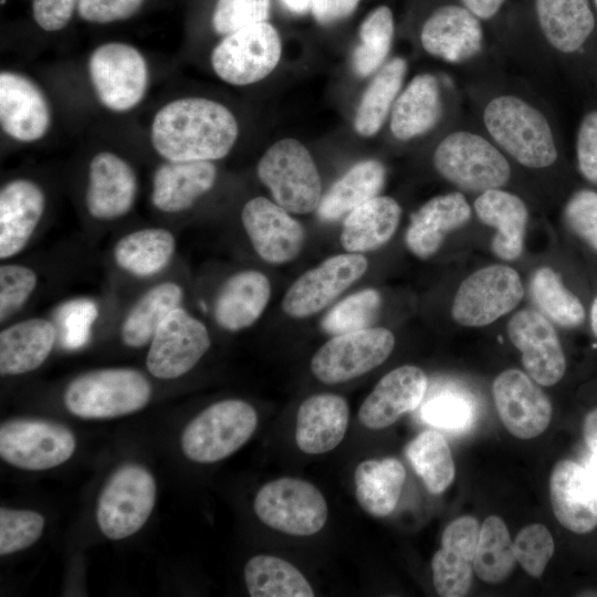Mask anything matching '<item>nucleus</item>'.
<instances>
[{
  "mask_svg": "<svg viewBox=\"0 0 597 597\" xmlns=\"http://www.w3.org/2000/svg\"><path fill=\"white\" fill-rule=\"evenodd\" d=\"M237 118L223 104L205 97H182L164 105L154 116V149L170 161H214L237 142Z\"/></svg>",
  "mask_w": 597,
  "mask_h": 597,
  "instance_id": "nucleus-1",
  "label": "nucleus"
},
{
  "mask_svg": "<svg viewBox=\"0 0 597 597\" xmlns=\"http://www.w3.org/2000/svg\"><path fill=\"white\" fill-rule=\"evenodd\" d=\"M151 385L139 370L109 367L85 371L72 379L63 395L66 409L83 419H111L145 408Z\"/></svg>",
  "mask_w": 597,
  "mask_h": 597,
  "instance_id": "nucleus-2",
  "label": "nucleus"
},
{
  "mask_svg": "<svg viewBox=\"0 0 597 597\" xmlns=\"http://www.w3.org/2000/svg\"><path fill=\"white\" fill-rule=\"evenodd\" d=\"M483 122L494 142L519 164L545 168L557 159V148L546 117L514 95H501L488 103Z\"/></svg>",
  "mask_w": 597,
  "mask_h": 597,
  "instance_id": "nucleus-3",
  "label": "nucleus"
},
{
  "mask_svg": "<svg viewBox=\"0 0 597 597\" xmlns=\"http://www.w3.org/2000/svg\"><path fill=\"white\" fill-rule=\"evenodd\" d=\"M256 172L273 200L289 212L317 210L323 197L321 176L311 153L297 139L287 137L271 145Z\"/></svg>",
  "mask_w": 597,
  "mask_h": 597,
  "instance_id": "nucleus-4",
  "label": "nucleus"
},
{
  "mask_svg": "<svg viewBox=\"0 0 597 597\" xmlns=\"http://www.w3.org/2000/svg\"><path fill=\"white\" fill-rule=\"evenodd\" d=\"M258 426L253 406L241 399L214 402L197 415L184 429V454L197 463H213L238 451Z\"/></svg>",
  "mask_w": 597,
  "mask_h": 597,
  "instance_id": "nucleus-5",
  "label": "nucleus"
},
{
  "mask_svg": "<svg viewBox=\"0 0 597 597\" xmlns=\"http://www.w3.org/2000/svg\"><path fill=\"white\" fill-rule=\"evenodd\" d=\"M433 165L441 177L467 191L498 189L511 177L504 155L486 138L465 130L453 132L439 143Z\"/></svg>",
  "mask_w": 597,
  "mask_h": 597,
  "instance_id": "nucleus-6",
  "label": "nucleus"
},
{
  "mask_svg": "<svg viewBox=\"0 0 597 597\" xmlns=\"http://www.w3.org/2000/svg\"><path fill=\"white\" fill-rule=\"evenodd\" d=\"M156 502V481L143 465L126 463L104 484L96 506L101 532L109 540H123L139 531Z\"/></svg>",
  "mask_w": 597,
  "mask_h": 597,
  "instance_id": "nucleus-7",
  "label": "nucleus"
},
{
  "mask_svg": "<svg viewBox=\"0 0 597 597\" xmlns=\"http://www.w3.org/2000/svg\"><path fill=\"white\" fill-rule=\"evenodd\" d=\"M253 509L263 524L293 536L317 533L328 515L326 500L314 484L289 476L262 485Z\"/></svg>",
  "mask_w": 597,
  "mask_h": 597,
  "instance_id": "nucleus-8",
  "label": "nucleus"
},
{
  "mask_svg": "<svg viewBox=\"0 0 597 597\" xmlns=\"http://www.w3.org/2000/svg\"><path fill=\"white\" fill-rule=\"evenodd\" d=\"M76 440L62 423L41 418H13L0 426V457L23 470L42 471L66 462Z\"/></svg>",
  "mask_w": 597,
  "mask_h": 597,
  "instance_id": "nucleus-9",
  "label": "nucleus"
},
{
  "mask_svg": "<svg viewBox=\"0 0 597 597\" xmlns=\"http://www.w3.org/2000/svg\"><path fill=\"white\" fill-rule=\"evenodd\" d=\"M282 44L269 22L252 24L224 38L211 53V66L226 83L250 85L266 77L281 59Z\"/></svg>",
  "mask_w": 597,
  "mask_h": 597,
  "instance_id": "nucleus-10",
  "label": "nucleus"
},
{
  "mask_svg": "<svg viewBox=\"0 0 597 597\" xmlns=\"http://www.w3.org/2000/svg\"><path fill=\"white\" fill-rule=\"evenodd\" d=\"M88 73L97 98L112 112L133 109L146 94L147 62L130 44L107 42L97 46L90 56Z\"/></svg>",
  "mask_w": 597,
  "mask_h": 597,
  "instance_id": "nucleus-11",
  "label": "nucleus"
},
{
  "mask_svg": "<svg viewBox=\"0 0 597 597\" xmlns=\"http://www.w3.org/2000/svg\"><path fill=\"white\" fill-rule=\"evenodd\" d=\"M524 297L519 273L493 264L470 274L460 284L451 306L452 318L465 327H482L510 313Z\"/></svg>",
  "mask_w": 597,
  "mask_h": 597,
  "instance_id": "nucleus-12",
  "label": "nucleus"
},
{
  "mask_svg": "<svg viewBox=\"0 0 597 597\" xmlns=\"http://www.w3.org/2000/svg\"><path fill=\"white\" fill-rule=\"evenodd\" d=\"M394 347L395 336L385 327L334 335L313 355L311 371L327 385L345 383L381 365Z\"/></svg>",
  "mask_w": 597,
  "mask_h": 597,
  "instance_id": "nucleus-13",
  "label": "nucleus"
},
{
  "mask_svg": "<svg viewBox=\"0 0 597 597\" xmlns=\"http://www.w3.org/2000/svg\"><path fill=\"white\" fill-rule=\"evenodd\" d=\"M206 325L181 306L171 311L153 336L146 367L158 379H175L190 371L209 350Z\"/></svg>",
  "mask_w": 597,
  "mask_h": 597,
  "instance_id": "nucleus-14",
  "label": "nucleus"
},
{
  "mask_svg": "<svg viewBox=\"0 0 597 597\" xmlns=\"http://www.w3.org/2000/svg\"><path fill=\"white\" fill-rule=\"evenodd\" d=\"M367 268L368 261L360 253L327 258L293 282L283 296L282 311L296 320L321 312L358 281Z\"/></svg>",
  "mask_w": 597,
  "mask_h": 597,
  "instance_id": "nucleus-15",
  "label": "nucleus"
},
{
  "mask_svg": "<svg viewBox=\"0 0 597 597\" xmlns=\"http://www.w3.org/2000/svg\"><path fill=\"white\" fill-rule=\"evenodd\" d=\"M241 222L258 255L271 264L294 260L305 242V230L290 212L265 197L250 199Z\"/></svg>",
  "mask_w": 597,
  "mask_h": 597,
  "instance_id": "nucleus-16",
  "label": "nucleus"
},
{
  "mask_svg": "<svg viewBox=\"0 0 597 597\" xmlns=\"http://www.w3.org/2000/svg\"><path fill=\"white\" fill-rule=\"evenodd\" d=\"M534 379L519 369L499 374L492 385L494 404L510 433L532 439L546 430L552 419V405Z\"/></svg>",
  "mask_w": 597,
  "mask_h": 597,
  "instance_id": "nucleus-17",
  "label": "nucleus"
},
{
  "mask_svg": "<svg viewBox=\"0 0 597 597\" xmlns=\"http://www.w3.org/2000/svg\"><path fill=\"white\" fill-rule=\"evenodd\" d=\"M507 335L522 354V364L538 385L553 386L564 376L566 358L552 323L535 310L515 313L507 324Z\"/></svg>",
  "mask_w": 597,
  "mask_h": 597,
  "instance_id": "nucleus-18",
  "label": "nucleus"
},
{
  "mask_svg": "<svg viewBox=\"0 0 597 597\" xmlns=\"http://www.w3.org/2000/svg\"><path fill=\"white\" fill-rule=\"evenodd\" d=\"M0 124L10 138L20 143L36 142L49 130V102L27 75L14 71L0 73Z\"/></svg>",
  "mask_w": 597,
  "mask_h": 597,
  "instance_id": "nucleus-19",
  "label": "nucleus"
},
{
  "mask_svg": "<svg viewBox=\"0 0 597 597\" xmlns=\"http://www.w3.org/2000/svg\"><path fill=\"white\" fill-rule=\"evenodd\" d=\"M138 182L134 168L112 151L97 153L88 165L85 207L91 217L111 221L133 208Z\"/></svg>",
  "mask_w": 597,
  "mask_h": 597,
  "instance_id": "nucleus-20",
  "label": "nucleus"
},
{
  "mask_svg": "<svg viewBox=\"0 0 597 597\" xmlns=\"http://www.w3.org/2000/svg\"><path fill=\"white\" fill-rule=\"evenodd\" d=\"M427 383L425 371L417 366L404 365L392 369L363 401L358 410L360 422L371 430L389 427L419 406Z\"/></svg>",
  "mask_w": 597,
  "mask_h": 597,
  "instance_id": "nucleus-21",
  "label": "nucleus"
},
{
  "mask_svg": "<svg viewBox=\"0 0 597 597\" xmlns=\"http://www.w3.org/2000/svg\"><path fill=\"white\" fill-rule=\"evenodd\" d=\"M43 189L33 180L18 178L0 190V259L19 254L30 242L45 210Z\"/></svg>",
  "mask_w": 597,
  "mask_h": 597,
  "instance_id": "nucleus-22",
  "label": "nucleus"
},
{
  "mask_svg": "<svg viewBox=\"0 0 597 597\" xmlns=\"http://www.w3.org/2000/svg\"><path fill=\"white\" fill-rule=\"evenodd\" d=\"M549 494L554 515L564 527L585 534L597 526V486L584 467L572 460L557 462Z\"/></svg>",
  "mask_w": 597,
  "mask_h": 597,
  "instance_id": "nucleus-23",
  "label": "nucleus"
},
{
  "mask_svg": "<svg viewBox=\"0 0 597 597\" xmlns=\"http://www.w3.org/2000/svg\"><path fill=\"white\" fill-rule=\"evenodd\" d=\"M420 41L429 54L457 63L479 53L483 31L478 17L467 8L443 6L423 23Z\"/></svg>",
  "mask_w": 597,
  "mask_h": 597,
  "instance_id": "nucleus-24",
  "label": "nucleus"
},
{
  "mask_svg": "<svg viewBox=\"0 0 597 597\" xmlns=\"http://www.w3.org/2000/svg\"><path fill=\"white\" fill-rule=\"evenodd\" d=\"M471 218V207L461 192L436 196L410 218L405 241L409 251L421 260L434 255L446 237Z\"/></svg>",
  "mask_w": 597,
  "mask_h": 597,
  "instance_id": "nucleus-25",
  "label": "nucleus"
},
{
  "mask_svg": "<svg viewBox=\"0 0 597 597\" xmlns=\"http://www.w3.org/2000/svg\"><path fill=\"white\" fill-rule=\"evenodd\" d=\"M349 421L346 399L335 394L306 398L296 415L295 441L307 454H322L336 448L345 437Z\"/></svg>",
  "mask_w": 597,
  "mask_h": 597,
  "instance_id": "nucleus-26",
  "label": "nucleus"
},
{
  "mask_svg": "<svg viewBox=\"0 0 597 597\" xmlns=\"http://www.w3.org/2000/svg\"><path fill=\"white\" fill-rule=\"evenodd\" d=\"M217 167L213 161H170L157 167L151 184V202L165 213H179L214 186Z\"/></svg>",
  "mask_w": 597,
  "mask_h": 597,
  "instance_id": "nucleus-27",
  "label": "nucleus"
},
{
  "mask_svg": "<svg viewBox=\"0 0 597 597\" xmlns=\"http://www.w3.org/2000/svg\"><path fill=\"white\" fill-rule=\"evenodd\" d=\"M271 298L268 276L256 270H243L229 276L213 302V318L219 327L239 332L252 326Z\"/></svg>",
  "mask_w": 597,
  "mask_h": 597,
  "instance_id": "nucleus-28",
  "label": "nucleus"
},
{
  "mask_svg": "<svg viewBox=\"0 0 597 597\" xmlns=\"http://www.w3.org/2000/svg\"><path fill=\"white\" fill-rule=\"evenodd\" d=\"M479 220L494 229L492 252L502 260L513 261L521 256L528 221V210L516 195L498 189L485 190L474 200Z\"/></svg>",
  "mask_w": 597,
  "mask_h": 597,
  "instance_id": "nucleus-29",
  "label": "nucleus"
},
{
  "mask_svg": "<svg viewBox=\"0 0 597 597\" xmlns=\"http://www.w3.org/2000/svg\"><path fill=\"white\" fill-rule=\"evenodd\" d=\"M57 337L55 325L43 317H30L0 333V374L18 376L38 369L52 353Z\"/></svg>",
  "mask_w": 597,
  "mask_h": 597,
  "instance_id": "nucleus-30",
  "label": "nucleus"
},
{
  "mask_svg": "<svg viewBox=\"0 0 597 597\" xmlns=\"http://www.w3.org/2000/svg\"><path fill=\"white\" fill-rule=\"evenodd\" d=\"M401 207L391 197L376 196L352 210L344 219L341 243L349 253L374 251L397 231Z\"/></svg>",
  "mask_w": 597,
  "mask_h": 597,
  "instance_id": "nucleus-31",
  "label": "nucleus"
},
{
  "mask_svg": "<svg viewBox=\"0 0 597 597\" xmlns=\"http://www.w3.org/2000/svg\"><path fill=\"white\" fill-rule=\"evenodd\" d=\"M441 115V96L432 74H418L399 93L390 112V130L398 140H410L430 130Z\"/></svg>",
  "mask_w": 597,
  "mask_h": 597,
  "instance_id": "nucleus-32",
  "label": "nucleus"
},
{
  "mask_svg": "<svg viewBox=\"0 0 597 597\" xmlns=\"http://www.w3.org/2000/svg\"><path fill=\"white\" fill-rule=\"evenodd\" d=\"M175 252V235L168 229L150 227L134 230L118 239L113 258L126 273L147 279L164 271Z\"/></svg>",
  "mask_w": 597,
  "mask_h": 597,
  "instance_id": "nucleus-33",
  "label": "nucleus"
},
{
  "mask_svg": "<svg viewBox=\"0 0 597 597\" xmlns=\"http://www.w3.org/2000/svg\"><path fill=\"white\" fill-rule=\"evenodd\" d=\"M541 30L562 53L579 50L595 28L588 0H535Z\"/></svg>",
  "mask_w": 597,
  "mask_h": 597,
  "instance_id": "nucleus-34",
  "label": "nucleus"
},
{
  "mask_svg": "<svg viewBox=\"0 0 597 597\" xmlns=\"http://www.w3.org/2000/svg\"><path fill=\"white\" fill-rule=\"evenodd\" d=\"M386 180V169L376 159H365L350 167L322 197L317 216L332 222L346 217L362 203L378 196Z\"/></svg>",
  "mask_w": 597,
  "mask_h": 597,
  "instance_id": "nucleus-35",
  "label": "nucleus"
},
{
  "mask_svg": "<svg viewBox=\"0 0 597 597\" xmlns=\"http://www.w3.org/2000/svg\"><path fill=\"white\" fill-rule=\"evenodd\" d=\"M406 481V470L396 458L360 462L354 473L355 495L369 515L385 517L398 504Z\"/></svg>",
  "mask_w": 597,
  "mask_h": 597,
  "instance_id": "nucleus-36",
  "label": "nucleus"
},
{
  "mask_svg": "<svg viewBox=\"0 0 597 597\" xmlns=\"http://www.w3.org/2000/svg\"><path fill=\"white\" fill-rule=\"evenodd\" d=\"M184 289L174 281L148 289L129 308L121 325V339L127 347L149 344L157 328L175 308L181 306Z\"/></svg>",
  "mask_w": 597,
  "mask_h": 597,
  "instance_id": "nucleus-37",
  "label": "nucleus"
},
{
  "mask_svg": "<svg viewBox=\"0 0 597 597\" xmlns=\"http://www.w3.org/2000/svg\"><path fill=\"white\" fill-rule=\"evenodd\" d=\"M244 582L252 597H313L305 576L287 561L273 555H255L244 566Z\"/></svg>",
  "mask_w": 597,
  "mask_h": 597,
  "instance_id": "nucleus-38",
  "label": "nucleus"
},
{
  "mask_svg": "<svg viewBox=\"0 0 597 597\" xmlns=\"http://www.w3.org/2000/svg\"><path fill=\"white\" fill-rule=\"evenodd\" d=\"M406 71V61L395 57L374 76L360 98L354 119L359 135L370 137L381 128L399 95Z\"/></svg>",
  "mask_w": 597,
  "mask_h": 597,
  "instance_id": "nucleus-39",
  "label": "nucleus"
},
{
  "mask_svg": "<svg viewBox=\"0 0 597 597\" xmlns=\"http://www.w3.org/2000/svg\"><path fill=\"white\" fill-rule=\"evenodd\" d=\"M405 454L431 494L442 493L452 483L454 462L450 447L440 432H420L407 444Z\"/></svg>",
  "mask_w": 597,
  "mask_h": 597,
  "instance_id": "nucleus-40",
  "label": "nucleus"
},
{
  "mask_svg": "<svg viewBox=\"0 0 597 597\" xmlns=\"http://www.w3.org/2000/svg\"><path fill=\"white\" fill-rule=\"evenodd\" d=\"M516 563L514 545L502 519L491 515L483 522L472 561L478 577L489 584L503 582Z\"/></svg>",
  "mask_w": 597,
  "mask_h": 597,
  "instance_id": "nucleus-41",
  "label": "nucleus"
},
{
  "mask_svg": "<svg viewBox=\"0 0 597 597\" xmlns=\"http://www.w3.org/2000/svg\"><path fill=\"white\" fill-rule=\"evenodd\" d=\"M531 292L537 306L557 325L576 328L585 322L586 311L582 301L553 269L543 266L535 271Z\"/></svg>",
  "mask_w": 597,
  "mask_h": 597,
  "instance_id": "nucleus-42",
  "label": "nucleus"
},
{
  "mask_svg": "<svg viewBox=\"0 0 597 597\" xmlns=\"http://www.w3.org/2000/svg\"><path fill=\"white\" fill-rule=\"evenodd\" d=\"M394 17L387 6L374 9L362 22L359 44L353 53V67L359 76L378 70L387 57L392 36Z\"/></svg>",
  "mask_w": 597,
  "mask_h": 597,
  "instance_id": "nucleus-43",
  "label": "nucleus"
},
{
  "mask_svg": "<svg viewBox=\"0 0 597 597\" xmlns=\"http://www.w3.org/2000/svg\"><path fill=\"white\" fill-rule=\"evenodd\" d=\"M381 305L380 293L364 289L339 301L322 320V328L331 335H339L370 327Z\"/></svg>",
  "mask_w": 597,
  "mask_h": 597,
  "instance_id": "nucleus-44",
  "label": "nucleus"
},
{
  "mask_svg": "<svg viewBox=\"0 0 597 597\" xmlns=\"http://www.w3.org/2000/svg\"><path fill=\"white\" fill-rule=\"evenodd\" d=\"M45 525L43 515L31 510L0 509V554L9 555L34 544Z\"/></svg>",
  "mask_w": 597,
  "mask_h": 597,
  "instance_id": "nucleus-45",
  "label": "nucleus"
},
{
  "mask_svg": "<svg viewBox=\"0 0 597 597\" xmlns=\"http://www.w3.org/2000/svg\"><path fill=\"white\" fill-rule=\"evenodd\" d=\"M432 580L437 593L443 597L467 595L472 582V562L441 547L431 561Z\"/></svg>",
  "mask_w": 597,
  "mask_h": 597,
  "instance_id": "nucleus-46",
  "label": "nucleus"
},
{
  "mask_svg": "<svg viewBox=\"0 0 597 597\" xmlns=\"http://www.w3.org/2000/svg\"><path fill=\"white\" fill-rule=\"evenodd\" d=\"M516 562L532 577H540L555 549L549 531L535 523L523 527L513 543Z\"/></svg>",
  "mask_w": 597,
  "mask_h": 597,
  "instance_id": "nucleus-47",
  "label": "nucleus"
},
{
  "mask_svg": "<svg viewBox=\"0 0 597 597\" xmlns=\"http://www.w3.org/2000/svg\"><path fill=\"white\" fill-rule=\"evenodd\" d=\"M38 282L36 272L27 265L6 263L0 266L1 323L25 304Z\"/></svg>",
  "mask_w": 597,
  "mask_h": 597,
  "instance_id": "nucleus-48",
  "label": "nucleus"
},
{
  "mask_svg": "<svg viewBox=\"0 0 597 597\" xmlns=\"http://www.w3.org/2000/svg\"><path fill=\"white\" fill-rule=\"evenodd\" d=\"M270 0H217L212 27L218 34L227 35L242 28L265 22Z\"/></svg>",
  "mask_w": 597,
  "mask_h": 597,
  "instance_id": "nucleus-49",
  "label": "nucleus"
},
{
  "mask_svg": "<svg viewBox=\"0 0 597 597\" xmlns=\"http://www.w3.org/2000/svg\"><path fill=\"white\" fill-rule=\"evenodd\" d=\"M422 420L448 431H463L473 420V407L467 398L444 394L429 400L421 410Z\"/></svg>",
  "mask_w": 597,
  "mask_h": 597,
  "instance_id": "nucleus-50",
  "label": "nucleus"
},
{
  "mask_svg": "<svg viewBox=\"0 0 597 597\" xmlns=\"http://www.w3.org/2000/svg\"><path fill=\"white\" fill-rule=\"evenodd\" d=\"M567 227L597 253V191L579 189L564 208Z\"/></svg>",
  "mask_w": 597,
  "mask_h": 597,
  "instance_id": "nucleus-51",
  "label": "nucleus"
},
{
  "mask_svg": "<svg viewBox=\"0 0 597 597\" xmlns=\"http://www.w3.org/2000/svg\"><path fill=\"white\" fill-rule=\"evenodd\" d=\"M96 317V305L88 300H77L65 304L61 310V326L65 347L74 349L84 345Z\"/></svg>",
  "mask_w": 597,
  "mask_h": 597,
  "instance_id": "nucleus-52",
  "label": "nucleus"
},
{
  "mask_svg": "<svg viewBox=\"0 0 597 597\" xmlns=\"http://www.w3.org/2000/svg\"><path fill=\"white\" fill-rule=\"evenodd\" d=\"M576 155L582 176L597 186V109L588 112L579 124Z\"/></svg>",
  "mask_w": 597,
  "mask_h": 597,
  "instance_id": "nucleus-53",
  "label": "nucleus"
},
{
  "mask_svg": "<svg viewBox=\"0 0 597 597\" xmlns=\"http://www.w3.org/2000/svg\"><path fill=\"white\" fill-rule=\"evenodd\" d=\"M145 0H78L80 17L92 23H111L135 14Z\"/></svg>",
  "mask_w": 597,
  "mask_h": 597,
  "instance_id": "nucleus-54",
  "label": "nucleus"
},
{
  "mask_svg": "<svg viewBox=\"0 0 597 597\" xmlns=\"http://www.w3.org/2000/svg\"><path fill=\"white\" fill-rule=\"evenodd\" d=\"M480 526L473 516H461L452 521L443 531L441 547L452 551L469 561H473Z\"/></svg>",
  "mask_w": 597,
  "mask_h": 597,
  "instance_id": "nucleus-55",
  "label": "nucleus"
},
{
  "mask_svg": "<svg viewBox=\"0 0 597 597\" xmlns=\"http://www.w3.org/2000/svg\"><path fill=\"white\" fill-rule=\"evenodd\" d=\"M77 0H32L36 24L50 32L63 29L70 21Z\"/></svg>",
  "mask_w": 597,
  "mask_h": 597,
  "instance_id": "nucleus-56",
  "label": "nucleus"
},
{
  "mask_svg": "<svg viewBox=\"0 0 597 597\" xmlns=\"http://www.w3.org/2000/svg\"><path fill=\"white\" fill-rule=\"evenodd\" d=\"M360 0H311V12L320 24H331L349 17Z\"/></svg>",
  "mask_w": 597,
  "mask_h": 597,
  "instance_id": "nucleus-57",
  "label": "nucleus"
},
{
  "mask_svg": "<svg viewBox=\"0 0 597 597\" xmlns=\"http://www.w3.org/2000/svg\"><path fill=\"white\" fill-rule=\"evenodd\" d=\"M464 7L480 19H490L498 13L504 0H461Z\"/></svg>",
  "mask_w": 597,
  "mask_h": 597,
  "instance_id": "nucleus-58",
  "label": "nucleus"
},
{
  "mask_svg": "<svg viewBox=\"0 0 597 597\" xmlns=\"http://www.w3.org/2000/svg\"><path fill=\"white\" fill-rule=\"evenodd\" d=\"M583 433L591 453L597 454V408L589 411L585 417Z\"/></svg>",
  "mask_w": 597,
  "mask_h": 597,
  "instance_id": "nucleus-59",
  "label": "nucleus"
},
{
  "mask_svg": "<svg viewBox=\"0 0 597 597\" xmlns=\"http://www.w3.org/2000/svg\"><path fill=\"white\" fill-rule=\"evenodd\" d=\"M282 3L293 13H304L311 8V0H281Z\"/></svg>",
  "mask_w": 597,
  "mask_h": 597,
  "instance_id": "nucleus-60",
  "label": "nucleus"
},
{
  "mask_svg": "<svg viewBox=\"0 0 597 597\" xmlns=\"http://www.w3.org/2000/svg\"><path fill=\"white\" fill-rule=\"evenodd\" d=\"M585 470L597 486V454H591L585 464Z\"/></svg>",
  "mask_w": 597,
  "mask_h": 597,
  "instance_id": "nucleus-61",
  "label": "nucleus"
},
{
  "mask_svg": "<svg viewBox=\"0 0 597 597\" xmlns=\"http://www.w3.org/2000/svg\"><path fill=\"white\" fill-rule=\"evenodd\" d=\"M589 324L594 337L597 339V294L595 295L589 311Z\"/></svg>",
  "mask_w": 597,
  "mask_h": 597,
  "instance_id": "nucleus-62",
  "label": "nucleus"
},
{
  "mask_svg": "<svg viewBox=\"0 0 597 597\" xmlns=\"http://www.w3.org/2000/svg\"><path fill=\"white\" fill-rule=\"evenodd\" d=\"M595 1V4H596V8H597V0H594Z\"/></svg>",
  "mask_w": 597,
  "mask_h": 597,
  "instance_id": "nucleus-63",
  "label": "nucleus"
}]
</instances>
